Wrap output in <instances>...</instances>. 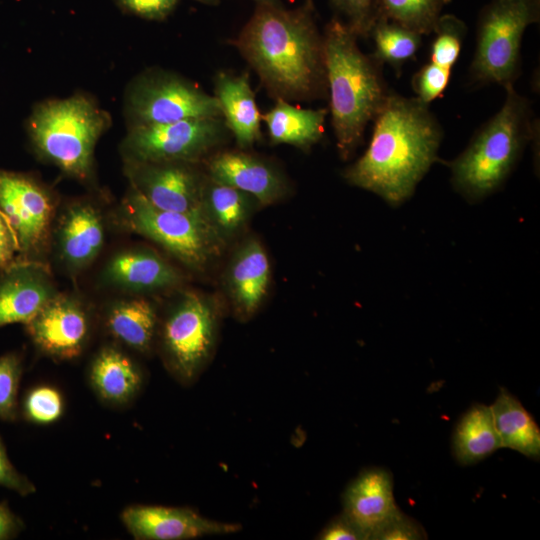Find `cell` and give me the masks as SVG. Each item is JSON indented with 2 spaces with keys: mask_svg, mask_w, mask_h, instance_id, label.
I'll return each instance as SVG.
<instances>
[{
  "mask_svg": "<svg viewBox=\"0 0 540 540\" xmlns=\"http://www.w3.org/2000/svg\"><path fill=\"white\" fill-rule=\"evenodd\" d=\"M398 511L392 476L383 468L374 467L362 471L343 494V514L367 539Z\"/></svg>",
  "mask_w": 540,
  "mask_h": 540,
  "instance_id": "2e32d148",
  "label": "cell"
},
{
  "mask_svg": "<svg viewBox=\"0 0 540 540\" xmlns=\"http://www.w3.org/2000/svg\"><path fill=\"white\" fill-rule=\"evenodd\" d=\"M490 409L501 447L538 460L540 430L521 402L502 388Z\"/></svg>",
  "mask_w": 540,
  "mask_h": 540,
  "instance_id": "cb8c5ba5",
  "label": "cell"
},
{
  "mask_svg": "<svg viewBox=\"0 0 540 540\" xmlns=\"http://www.w3.org/2000/svg\"><path fill=\"white\" fill-rule=\"evenodd\" d=\"M64 260L75 268L91 262L103 245L104 232L97 211L88 204H76L65 214L60 228Z\"/></svg>",
  "mask_w": 540,
  "mask_h": 540,
  "instance_id": "603a6c76",
  "label": "cell"
},
{
  "mask_svg": "<svg viewBox=\"0 0 540 540\" xmlns=\"http://www.w3.org/2000/svg\"><path fill=\"white\" fill-rule=\"evenodd\" d=\"M0 210L15 235L18 251L25 255L38 251L53 211L48 192L26 175L0 170Z\"/></svg>",
  "mask_w": 540,
  "mask_h": 540,
  "instance_id": "7c38bea8",
  "label": "cell"
},
{
  "mask_svg": "<svg viewBox=\"0 0 540 540\" xmlns=\"http://www.w3.org/2000/svg\"><path fill=\"white\" fill-rule=\"evenodd\" d=\"M433 34L435 36L430 50V63L452 70L459 58L466 34L465 23L454 15H441Z\"/></svg>",
  "mask_w": 540,
  "mask_h": 540,
  "instance_id": "f546056e",
  "label": "cell"
},
{
  "mask_svg": "<svg viewBox=\"0 0 540 540\" xmlns=\"http://www.w3.org/2000/svg\"><path fill=\"white\" fill-rule=\"evenodd\" d=\"M257 4L259 3H270V2H277L279 0H255Z\"/></svg>",
  "mask_w": 540,
  "mask_h": 540,
  "instance_id": "b9f144b4",
  "label": "cell"
},
{
  "mask_svg": "<svg viewBox=\"0 0 540 540\" xmlns=\"http://www.w3.org/2000/svg\"><path fill=\"white\" fill-rule=\"evenodd\" d=\"M313 12L308 0L296 9L259 3L232 41L275 100L311 101L327 90L324 40Z\"/></svg>",
  "mask_w": 540,
  "mask_h": 540,
  "instance_id": "6da1fadb",
  "label": "cell"
},
{
  "mask_svg": "<svg viewBox=\"0 0 540 540\" xmlns=\"http://www.w3.org/2000/svg\"><path fill=\"white\" fill-rule=\"evenodd\" d=\"M358 36L338 18L324 29V53L331 122L342 159L360 145L367 124L373 121L389 91L379 64L364 54Z\"/></svg>",
  "mask_w": 540,
  "mask_h": 540,
  "instance_id": "3957f363",
  "label": "cell"
},
{
  "mask_svg": "<svg viewBox=\"0 0 540 540\" xmlns=\"http://www.w3.org/2000/svg\"><path fill=\"white\" fill-rule=\"evenodd\" d=\"M23 415L31 423L49 425L63 414L64 399L61 392L50 385H39L29 390L22 405Z\"/></svg>",
  "mask_w": 540,
  "mask_h": 540,
  "instance_id": "4dcf8cb0",
  "label": "cell"
},
{
  "mask_svg": "<svg viewBox=\"0 0 540 540\" xmlns=\"http://www.w3.org/2000/svg\"><path fill=\"white\" fill-rule=\"evenodd\" d=\"M308 1H312V0H308Z\"/></svg>",
  "mask_w": 540,
  "mask_h": 540,
  "instance_id": "7bdbcfd3",
  "label": "cell"
},
{
  "mask_svg": "<svg viewBox=\"0 0 540 540\" xmlns=\"http://www.w3.org/2000/svg\"><path fill=\"white\" fill-rule=\"evenodd\" d=\"M23 528L22 521L5 503H0V540L16 536Z\"/></svg>",
  "mask_w": 540,
  "mask_h": 540,
  "instance_id": "ab89813d",
  "label": "cell"
},
{
  "mask_svg": "<svg viewBox=\"0 0 540 540\" xmlns=\"http://www.w3.org/2000/svg\"><path fill=\"white\" fill-rule=\"evenodd\" d=\"M227 280L236 311L244 317L252 315L264 299L270 280L269 259L258 240L249 239L236 251Z\"/></svg>",
  "mask_w": 540,
  "mask_h": 540,
  "instance_id": "d6986e66",
  "label": "cell"
},
{
  "mask_svg": "<svg viewBox=\"0 0 540 540\" xmlns=\"http://www.w3.org/2000/svg\"><path fill=\"white\" fill-rule=\"evenodd\" d=\"M0 486L28 496L36 491L35 485L19 473L8 458L6 447L0 435Z\"/></svg>",
  "mask_w": 540,
  "mask_h": 540,
  "instance_id": "8d00e7d4",
  "label": "cell"
},
{
  "mask_svg": "<svg viewBox=\"0 0 540 540\" xmlns=\"http://www.w3.org/2000/svg\"><path fill=\"white\" fill-rule=\"evenodd\" d=\"M539 18L540 0H493L486 5L478 21L472 78L513 85L520 71L523 34Z\"/></svg>",
  "mask_w": 540,
  "mask_h": 540,
  "instance_id": "8992f818",
  "label": "cell"
},
{
  "mask_svg": "<svg viewBox=\"0 0 540 540\" xmlns=\"http://www.w3.org/2000/svg\"><path fill=\"white\" fill-rule=\"evenodd\" d=\"M106 327L117 341L140 353H147L155 338L157 313L147 299L122 300L110 308Z\"/></svg>",
  "mask_w": 540,
  "mask_h": 540,
  "instance_id": "d4e9b609",
  "label": "cell"
},
{
  "mask_svg": "<svg viewBox=\"0 0 540 540\" xmlns=\"http://www.w3.org/2000/svg\"><path fill=\"white\" fill-rule=\"evenodd\" d=\"M214 94L225 125L237 145L246 149L260 141L262 120L249 74L219 71L214 77Z\"/></svg>",
  "mask_w": 540,
  "mask_h": 540,
  "instance_id": "e0dca14e",
  "label": "cell"
},
{
  "mask_svg": "<svg viewBox=\"0 0 540 540\" xmlns=\"http://www.w3.org/2000/svg\"><path fill=\"white\" fill-rule=\"evenodd\" d=\"M428 106L389 91L373 119L367 150L344 172L346 181L392 206L410 198L437 160L443 135Z\"/></svg>",
  "mask_w": 540,
  "mask_h": 540,
  "instance_id": "7a4b0ae2",
  "label": "cell"
},
{
  "mask_svg": "<svg viewBox=\"0 0 540 540\" xmlns=\"http://www.w3.org/2000/svg\"><path fill=\"white\" fill-rule=\"evenodd\" d=\"M89 381L102 401L122 406L138 394L143 377L129 356L114 347H105L90 366Z\"/></svg>",
  "mask_w": 540,
  "mask_h": 540,
  "instance_id": "ffe728a7",
  "label": "cell"
},
{
  "mask_svg": "<svg viewBox=\"0 0 540 540\" xmlns=\"http://www.w3.org/2000/svg\"><path fill=\"white\" fill-rule=\"evenodd\" d=\"M217 315L212 304L187 293L167 315L161 328V347L170 373L189 385L200 375L215 346Z\"/></svg>",
  "mask_w": 540,
  "mask_h": 540,
  "instance_id": "30bf717a",
  "label": "cell"
},
{
  "mask_svg": "<svg viewBox=\"0 0 540 540\" xmlns=\"http://www.w3.org/2000/svg\"><path fill=\"white\" fill-rule=\"evenodd\" d=\"M207 176L251 195L268 205L283 197L287 183L283 174L266 160L244 151H221L207 162Z\"/></svg>",
  "mask_w": 540,
  "mask_h": 540,
  "instance_id": "9a60e30c",
  "label": "cell"
},
{
  "mask_svg": "<svg viewBox=\"0 0 540 540\" xmlns=\"http://www.w3.org/2000/svg\"><path fill=\"white\" fill-rule=\"evenodd\" d=\"M321 540H365L364 533L343 513L330 521L319 534Z\"/></svg>",
  "mask_w": 540,
  "mask_h": 540,
  "instance_id": "74e56055",
  "label": "cell"
},
{
  "mask_svg": "<svg viewBox=\"0 0 540 540\" xmlns=\"http://www.w3.org/2000/svg\"><path fill=\"white\" fill-rule=\"evenodd\" d=\"M105 278L134 291L157 290L176 285L178 272L150 251H126L114 256L105 268Z\"/></svg>",
  "mask_w": 540,
  "mask_h": 540,
  "instance_id": "44dd1931",
  "label": "cell"
},
{
  "mask_svg": "<svg viewBox=\"0 0 540 540\" xmlns=\"http://www.w3.org/2000/svg\"><path fill=\"white\" fill-rule=\"evenodd\" d=\"M253 201L256 200L251 195L206 177L203 186L204 210L222 239L242 228L250 215Z\"/></svg>",
  "mask_w": 540,
  "mask_h": 540,
  "instance_id": "4316f807",
  "label": "cell"
},
{
  "mask_svg": "<svg viewBox=\"0 0 540 540\" xmlns=\"http://www.w3.org/2000/svg\"><path fill=\"white\" fill-rule=\"evenodd\" d=\"M34 345L56 360L77 358L89 335L86 311L76 300L54 295L26 324Z\"/></svg>",
  "mask_w": 540,
  "mask_h": 540,
  "instance_id": "5bb4252c",
  "label": "cell"
},
{
  "mask_svg": "<svg viewBox=\"0 0 540 540\" xmlns=\"http://www.w3.org/2000/svg\"><path fill=\"white\" fill-rule=\"evenodd\" d=\"M378 17L419 34L434 32L445 5L451 0H376Z\"/></svg>",
  "mask_w": 540,
  "mask_h": 540,
  "instance_id": "f1b7e54d",
  "label": "cell"
},
{
  "mask_svg": "<svg viewBox=\"0 0 540 540\" xmlns=\"http://www.w3.org/2000/svg\"><path fill=\"white\" fill-rule=\"evenodd\" d=\"M17 252L19 251L15 235L0 210V268L5 269L12 265Z\"/></svg>",
  "mask_w": 540,
  "mask_h": 540,
  "instance_id": "f35d334b",
  "label": "cell"
},
{
  "mask_svg": "<svg viewBox=\"0 0 540 540\" xmlns=\"http://www.w3.org/2000/svg\"><path fill=\"white\" fill-rule=\"evenodd\" d=\"M124 221L131 230L159 244L192 268H204L222 246L221 236L208 222L159 209L133 187L125 201Z\"/></svg>",
  "mask_w": 540,
  "mask_h": 540,
  "instance_id": "52a82bcc",
  "label": "cell"
},
{
  "mask_svg": "<svg viewBox=\"0 0 540 540\" xmlns=\"http://www.w3.org/2000/svg\"><path fill=\"white\" fill-rule=\"evenodd\" d=\"M126 12L148 20L162 21L176 8L179 0H116Z\"/></svg>",
  "mask_w": 540,
  "mask_h": 540,
  "instance_id": "d590c367",
  "label": "cell"
},
{
  "mask_svg": "<svg viewBox=\"0 0 540 540\" xmlns=\"http://www.w3.org/2000/svg\"><path fill=\"white\" fill-rule=\"evenodd\" d=\"M130 126L222 117L218 100L180 75L152 70L138 77L126 96Z\"/></svg>",
  "mask_w": 540,
  "mask_h": 540,
  "instance_id": "ba28073f",
  "label": "cell"
},
{
  "mask_svg": "<svg viewBox=\"0 0 540 540\" xmlns=\"http://www.w3.org/2000/svg\"><path fill=\"white\" fill-rule=\"evenodd\" d=\"M426 538L424 528L401 511L379 526L370 537L374 540H419Z\"/></svg>",
  "mask_w": 540,
  "mask_h": 540,
  "instance_id": "e575fe53",
  "label": "cell"
},
{
  "mask_svg": "<svg viewBox=\"0 0 540 540\" xmlns=\"http://www.w3.org/2000/svg\"><path fill=\"white\" fill-rule=\"evenodd\" d=\"M230 131L222 117L193 118L157 125H135L123 141L129 162L197 163L222 145Z\"/></svg>",
  "mask_w": 540,
  "mask_h": 540,
  "instance_id": "9c48e42d",
  "label": "cell"
},
{
  "mask_svg": "<svg viewBox=\"0 0 540 540\" xmlns=\"http://www.w3.org/2000/svg\"><path fill=\"white\" fill-rule=\"evenodd\" d=\"M358 37H368L378 18L376 0H329Z\"/></svg>",
  "mask_w": 540,
  "mask_h": 540,
  "instance_id": "d6a6232c",
  "label": "cell"
},
{
  "mask_svg": "<svg viewBox=\"0 0 540 540\" xmlns=\"http://www.w3.org/2000/svg\"><path fill=\"white\" fill-rule=\"evenodd\" d=\"M201 3L208 4V5H216L219 3V0H197Z\"/></svg>",
  "mask_w": 540,
  "mask_h": 540,
  "instance_id": "60d3db41",
  "label": "cell"
},
{
  "mask_svg": "<svg viewBox=\"0 0 540 540\" xmlns=\"http://www.w3.org/2000/svg\"><path fill=\"white\" fill-rule=\"evenodd\" d=\"M121 520L137 540H188L241 529L239 524L208 519L190 508L160 505L129 506L121 513Z\"/></svg>",
  "mask_w": 540,
  "mask_h": 540,
  "instance_id": "4fadbf2b",
  "label": "cell"
},
{
  "mask_svg": "<svg viewBox=\"0 0 540 540\" xmlns=\"http://www.w3.org/2000/svg\"><path fill=\"white\" fill-rule=\"evenodd\" d=\"M0 277V327L27 324L54 296L52 287L36 268L13 263Z\"/></svg>",
  "mask_w": 540,
  "mask_h": 540,
  "instance_id": "ac0fdd59",
  "label": "cell"
},
{
  "mask_svg": "<svg viewBox=\"0 0 540 540\" xmlns=\"http://www.w3.org/2000/svg\"><path fill=\"white\" fill-rule=\"evenodd\" d=\"M502 448L490 406L473 405L458 422L453 452L459 463L474 464Z\"/></svg>",
  "mask_w": 540,
  "mask_h": 540,
  "instance_id": "484cf974",
  "label": "cell"
},
{
  "mask_svg": "<svg viewBox=\"0 0 540 540\" xmlns=\"http://www.w3.org/2000/svg\"><path fill=\"white\" fill-rule=\"evenodd\" d=\"M110 125L109 115L91 98L75 94L39 104L28 121L37 151L65 173L86 179L97 140Z\"/></svg>",
  "mask_w": 540,
  "mask_h": 540,
  "instance_id": "5b68a950",
  "label": "cell"
},
{
  "mask_svg": "<svg viewBox=\"0 0 540 540\" xmlns=\"http://www.w3.org/2000/svg\"><path fill=\"white\" fill-rule=\"evenodd\" d=\"M194 164L129 162L128 174L132 187L153 206L187 214L210 224L203 206V186L207 175H202Z\"/></svg>",
  "mask_w": 540,
  "mask_h": 540,
  "instance_id": "8fae6325",
  "label": "cell"
},
{
  "mask_svg": "<svg viewBox=\"0 0 540 540\" xmlns=\"http://www.w3.org/2000/svg\"><path fill=\"white\" fill-rule=\"evenodd\" d=\"M505 90L500 110L449 163L454 188L470 200L489 195L503 183L534 134L528 100L513 85Z\"/></svg>",
  "mask_w": 540,
  "mask_h": 540,
  "instance_id": "277c9868",
  "label": "cell"
},
{
  "mask_svg": "<svg viewBox=\"0 0 540 540\" xmlns=\"http://www.w3.org/2000/svg\"><path fill=\"white\" fill-rule=\"evenodd\" d=\"M369 36L375 44L373 58L381 65L389 64L398 73L415 56L422 42L421 34L382 17L377 18Z\"/></svg>",
  "mask_w": 540,
  "mask_h": 540,
  "instance_id": "83f0119b",
  "label": "cell"
},
{
  "mask_svg": "<svg viewBox=\"0 0 540 540\" xmlns=\"http://www.w3.org/2000/svg\"><path fill=\"white\" fill-rule=\"evenodd\" d=\"M451 70L441 68L430 62L423 65L412 78V88L416 98L429 105L439 98L448 87Z\"/></svg>",
  "mask_w": 540,
  "mask_h": 540,
  "instance_id": "836d02e7",
  "label": "cell"
},
{
  "mask_svg": "<svg viewBox=\"0 0 540 540\" xmlns=\"http://www.w3.org/2000/svg\"><path fill=\"white\" fill-rule=\"evenodd\" d=\"M328 112L325 108L306 109L277 99L269 111L261 114V120L272 144H289L306 150L322 138Z\"/></svg>",
  "mask_w": 540,
  "mask_h": 540,
  "instance_id": "7402d4cb",
  "label": "cell"
},
{
  "mask_svg": "<svg viewBox=\"0 0 540 540\" xmlns=\"http://www.w3.org/2000/svg\"><path fill=\"white\" fill-rule=\"evenodd\" d=\"M21 374L22 364L17 354L9 353L0 357V420L12 422L17 418Z\"/></svg>",
  "mask_w": 540,
  "mask_h": 540,
  "instance_id": "1f68e13d",
  "label": "cell"
}]
</instances>
